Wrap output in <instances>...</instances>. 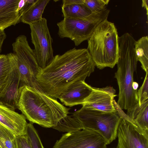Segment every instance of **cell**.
I'll list each match as a JSON object with an SVG mask.
<instances>
[{"label":"cell","mask_w":148,"mask_h":148,"mask_svg":"<svg viewBox=\"0 0 148 148\" xmlns=\"http://www.w3.org/2000/svg\"><path fill=\"white\" fill-rule=\"evenodd\" d=\"M138 96L139 106L148 100V73H146L143 83L138 91Z\"/></svg>","instance_id":"obj_25"},{"label":"cell","mask_w":148,"mask_h":148,"mask_svg":"<svg viewBox=\"0 0 148 148\" xmlns=\"http://www.w3.org/2000/svg\"><path fill=\"white\" fill-rule=\"evenodd\" d=\"M72 116L83 129L92 130L100 134L107 145L116 138L121 118L117 112H106L82 106L73 113Z\"/></svg>","instance_id":"obj_5"},{"label":"cell","mask_w":148,"mask_h":148,"mask_svg":"<svg viewBox=\"0 0 148 148\" xmlns=\"http://www.w3.org/2000/svg\"><path fill=\"white\" fill-rule=\"evenodd\" d=\"M91 91L82 105V106L106 112H116L114 106L116 90L112 87L102 88L92 87Z\"/></svg>","instance_id":"obj_11"},{"label":"cell","mask_w":148,"mask_h":148,"mask_svg":"<svg viewBox=\"0 0 148 148\" xmlns=\"http://www.w3.org/2000/svg\"><path fill=\"white\" fill-rule=\"evenodd\" d=\"M12 67L7 81L0 93V103L14 110L17 109L19 88L20 75L14 58L13 53L7 54Z\"/></svg>","instance_id":"obj_12"},{"label":"cell","mask_w":148,"mask_h":148,"mask_svg":"<svg viewBox=\"0 0 148 148\" xmlns=\"http://www.w3.org/2000/svg\"><path fill=\"white\" fill-rule=\"evenodd\" d=\"M0 148H1V147L0 146Z\"/></svg>","instance_id":"obj_32"},{"label":"cell","mask_w":148,"mask_h":148,"mask_svg":"<svg viewBox=\"0 0 148 148\" xmlns=\"http://www.w3.org/2000/svg\"><path fill=\"white\" fill-rule=\"evenodd\" d=\"M62 11L64 18H82L92 13L84 3L62 5Z\"/></svg>","instance_id":"obj_18"},{"label":"cell","mask_w":148,"mask_h":148,"mask_svg":"<svg viewBox=\"0 0 148 148\" xmlns=\"http://www.w3.org/2000/svg\"><path fill=\"white\" fill-rule=\"evenodd\" d=\"M110 0H84V3L91 13L101 11L106 8Z\"/></svg>","instance_id":"obj_24"},{"label":"cell","mask_w":148,"mask_h":148,"mask_svg":"<svg viewBox=\"0 0 148 148\" xmlns=\"http://www.w3.org/2000/svg\"><path fill=\"white\" fill-rule=\"evenodd\" d=\"M26 135L30 143L32 148H44L38 133L33 124L27 123Z\"/></svg>","instance_id":"obj_23"},{"label":"cell","mask_w":148,"mask_h":148,"mask_svg":"<svg viewBox=\"0 0 148 148\" xmlns=\"http://www.w3.org/2000/svg\"><path fill=\"white\" fill-rule=\"evenodd\" d=\"M12 67L7 54L0 55V93L7 81Z\"/></svg>","instance_id":"obj_21"},{"label":"cell","mask_w":148,"mask_h":148,"mask_svg":"<svg viewBox=\"0 0 148 148\" xmlns=\"http://www.w3.org/2000/svg\"><path fill=\"white\" fill-rule=\"evenodd\" d=\"M142 6L146 9L147 11V15L148 14V0H143L142 1Z\"/></svg>","instance_id":"obj_30"},{"label":"cell","mask_w":148,"mask_h":148,"mask_svg":"<svg viewBox=\"0 0 148 148\" xmlns=\"http://www.w3.org/2000/svg\"><path fill=\"white\" fill-rule=\"evenodd\" d=\"M19 0H0V30L20 22L21 15L17 10Z\"/></svg>","instance_id":"obj_15"},{"label":"cell","mask_w":148,"mask_h":148,"mask_svg":"<svg viewBox=\"0 0 148 148\" xmlns=\"http://www.w3.org/2000/svg\"><path fill=\"white\" fill-rule=\"evenodd\" d=\"M17 106L30 123L46 128L56 126L70 109L42 89L25 85L20 87Z\"/></svg>","instance_id":"obj_2"},{"label":"cell","mask_w":148,"mask_h":148,"mask_svg":"<svg viewBox=\"0 0 148 148\" xmlns=\"http://www.w3.org/2000/svg\"><path fill=\"white\" fill-rule=\"evenodd\" d=\"M6 37L4 30H0V52L4 40Z\"/></svg>","instance_id":"obj_29"},{"label":"cell","mask_w":148,"mask_h":148,"mask_svg":"<svg viewBox=\"0 0 148 148\" xmlns=\"http://www.w3.org/2000/svg\"><path fill=\"white\" fill-rule=\"evenodd\" d=\"M134 51L138 61L146 73H148V37H142L134 44Z\"/></svg>","instance_id":"obj_19"},{"label":"cell","mask_w":148,"mask_h":148,"mask_svg":"<svg viewBox=\"0 0 148 148\" xmlns=\"http://www.w3.org/2000/svg\"><path fill=\"white\" fill-rule=\"evenodd\" d=\"M119 36L114 24L107 19L101 22L88 40L87 49L98 69L113 68L119 56Z\"/></svg>","instance_id":"obj_4"},{"label":"cell","mask_w":148,"mask_h":148,"mask_svg":"<svg viewBox=\"0 0 148 148\" xmlns=\"http://www.w3.org/2000/svg\"><path fill=\"white\" fill-rule=\"evenodd\" d=\"M32 42L38 64L41 69L46 68L54 58L52 38L47 26V19L43 18L29 25Z\"/></svg>","instance_id":"obj_8"},{"label":"cell","mask_w":148,"mask_h":148,"mask_svg":"<svg viewBox=\"0 0 148 148\" xmlns=\"http://www.w3.org/2000/svg\"><path fill=\"white\" fill-rule=\"evenodd\" d=\"M107 145L100 134L92 130L83 129L63 134L53 148H106Z\"/></svg>","instance_id":"obj_9"},{"label":"cell","mask_w":148,"mask_h":148,"mask_svg":"<svg viewBox=\"0 0 148 148\" xmlns=\"http://www.w3.org/2000/svg\"><path fill=\"white\" fill-rule=\"evenodd\" d=\"M95 66L87 49L74 48L54 56L49 65L41 69L37 81L45 92L57 99L73 83L85 81Z\"/></svg>","instance_id":"obj_1"},{"label":"cell","mask_w":148,"mask_h":148,"mask_svg":"<svg viewBox=\"0 0 148 148\" xmlns=\"http://www.w3.org/2000/svg\"><path fill=\"white\" fill-rule=\"evenodd\" d=\"M132 87L134 90L137 91V89L138 87V84L137 82H134L132 83Z\"/></svg>","instance_id":"obj_31"},{"label":"cell","mask_w":148,"mask_h":148,"mask_svg":"<svg viewBox=\"0 0 148 148\" xmlns=\"http://www.w3.org/2000/svg\"><path fill=\"white\" fill-rule=\"evenodd\" d=\"M127 114L139 129L148 133V100L140 106L137 103L132 108L127 110Z\"/></svg>","instance_id":"obj_16"},{"label":"cell","mask_w":148,"mask_h":148,"mask_svg":"<svg viewBox=\"0 0 148 148\" xmlns=\"http://www.w3.org/2000/svg\"><path fill=\"white\" fill-rule=\"evenodd\" d=\"M91 87L84 80L72 84L59 97L63 104L70 107L82 105L91 91Z\"/></svg>","instance_id":"obj_14"},{"label":"cell","mask_w":148,"mask_h":148,"mask_svg":"<svg viewBox=\"0 0 148 148\" xmlns=\"http://www.w3.org/2000/svg\"><path fill=\"white\" fill-rule=\"evenodd\" d=\"M26 119L22 114L0 103V124L16 136L26 134Z\"/></svg>","instance_id":"obj_13"},{"label":"cell","mask_w":148,"mask_h":148,"mask_svg":"<svg viewBox=\"0 0 148 148\" xmlns=\"http://www.w3.org/2000/svg\"><path fill=\"white\" fill-rule=\"evenodd\" d=\"M16 136L0 124V146L1 148H16Z\"/></svg>","instance_id":"obj_22"},{"label":"cell","mask_w":148,"mask_h":148,"mask_svg":"<svg viewBox=\"0 0 148 148\" xmlns=\"http://www.w3.org/2000/svg\"><path fill=\"white\" fill-rule=\"evenodd\" d=\"M26 0H20L18 3V11L21 15V16L22 14L23 10L24 7Z\"/></svg>","instance_id":"obj_28"},{"label":"cell","mask_w":148,"mask_h":148,"mask_svg":"<svg viewBox=\"0 0 148 148\" xmlns=\"http://www.w3.org/2000/svg\"><path fill=\"white\" fill-rule=\"evenodd\" d=\"M116 148H148V133L121 118L117 133Z\"/></svg>","instance_id":"obj_10"},{"label":"cell","mask_w":148,"mask_h":148,"mask_svg":"<svg viewBox=\"0 0 148 148\" xmlns=\"http://www.w3.org/2000/svg\"><path fill=\"white\" fill-rule=\"evenodd\" d=\"M49 0H36L22 14L20 21L29 25L32 24L41 20L45 9Z\"/></svg>","instance_id":"obj_17"},{"label":"cell","mask_w":148,"mask_h":148,"mask_svg":"<svg viewBox=\"0 0 148 148\" xmlns=\"http://www.w3.org/2000/svg\"><path fill=\"white\" fill-rule=\"evenodd\" d=\"M62 3L63 5L82 4L84 3V0H63Z\"/></svg>","instance_id":"obj_27"},{"label":"cell","mask_w":148,"mask_h":148,"mask_svg":"<svg viewBox=\"0 0 148 148\" xmlns=\"http://www.w3.org/2000/svg\"><path fill=\"white\" fill-rule=\"evenodd\" d=\"M60 132H72L80 130L83 128L79 122L72 115H67L52 127Z\"/></svg>","instance_id":"obj_20"},{"label":"cell","mask_w":148,"mask_h":148,"mask_svg":"<svg viewBox=\"0 0 148 148\" xmlns=\"http://www.w3.org/2000/svg\"><path fill=\"white\" fill-rule=\"evenodd\" d=\"M12 46L16 64L19 74L20 86L25 85L42 89L37 80V75L41 69L27 37L24 35L19 36L12 44Z\"/></svg>","instance_id":"obj_7"},{"label":"cell","mask_w":148,"mask_h":148,"mask_svg":"<svg viewBox=\"0 0 148 148\" xmlns=\"http://www.w3.org/2000/svg\"><path fill=\"white\" fill-rule=\"evenodd\" d=\"M110 12L106 8L82 18H64L57 24L58 34L61 38H69L77 46L89 39L97 26L107 19Z\"/></svg>","instance_id":"obj_6"},{"label":"cell","mask_w":148,"mask_h":148,"mask_svg":"<svg viewBox=\"0 0 148 148\" xmlns=\"http://www.w3.org/2000/svg\"><path fill=\"white\" fill-rule=\"evenodd\" d=\"M119 56L114 76L119 90L117 103L122 110H128L138 103V91L132 87L138 61L134 51L136 40L131 34L126 33L119 36Z\"/></svg>","instance_id":"obj_3"},{"label":"cell","mask_w":148,"mask_h":148,"mask_svg":"<svg viewBox=\"0 0 148 148\" xmlns=\"http://www.w3.org/2000/svg\"><path fill=\"white\" fill-rule=\"evenodd\" d=\"M16 148H32L26 134L16 136Z\"/></svg>","instance_id":"obj_26"}]
</instances>
